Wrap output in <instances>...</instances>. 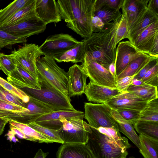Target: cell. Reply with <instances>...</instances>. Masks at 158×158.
Returning <instances> with one entry per match:
<instances>
[{
    "label": "cell",
    "instance_id": "681fc988",
    "mask_svg": "<svg viewBox=\"0 0 158 158\" xmlns=\"http://www.w3.org/2000/svg\"><path fill=\"white\" fill-rule=\"evenodd\" d=\"M148 54L152 57L158 58V36L155 39Z\"/></svg>",
    "mask_w": 158,
    "mask_h": 158
},
{
    "label": "cell",
    "instance_id": "e575fe53",
    "mask_svg": "<svg viewBox=\"0 0 158 158\" xmlns=\"http://www.w3.org/2000/svg\"><path fill=\"white\" fill-rule=\"evenodd\" d=\"M139 120L158 121V98L148 102L146 107L141 111Z\"/></svg>",
    "mask_w": 158,
    "mask_h": 158
},
{
    "label": "cell",
    "instance_id": "8992f818",
    "mask_svg": "<svg viewBox=\"0 0 158 158\" xmlns=\"http://www.w3.org/2000/svg\"><path fill=\"white\" fill-rule=\"evenodd\" d=\"M84 118H62L61 128L57 131L64 143L86 144L88 133L91 131L90 126L83 120Z\"/></svg>",
    "mask_w": 158,
    "mask_h": 158
},
{
    "label": "cell",
    "instance_id": "ba28073f",
    "mask_svg": "<svg viewBox=\"0 0 158 158\" xmlns=\"http://www.w3.org/2000/svg\"><path fill=\"white\" fill-rule=\"evenodd\" d=\"M81 42L69 34L60 33L49 36L40 47L43 55L54 59Z\"/></svg>",
    "mask_w": 158,
    "mask_h": 158
},
{
    "label": "cell",
    "instance_id": "8d00e7d4",
    "mask_svg": "<svg viewBox=\"0 0 158 158\" xmlns=\"http://www.w3.org/2000/svg\"><path fill=\"white\" fill-rule=\"evenodd\" d=\"M16 68L15 61L10 55L0 53V69L7 76Z\"/></svg>",
    "mask_w": 158,
    "mask_h": 158
},
{
    "label": "cell",
    "instance_id": "44dd1931",
    "mask_svg": "<svg viewBox=\"0 0 158 158\" xmlns=\"http://www.w3.org/2000/svg\"><path fill=\"white\" fill-rule=\"evenodd\" d=\"M110 114L117 123L119 131L127 137L139 148V139L131 122L124 119L116 110L112 109Z\"/></svg>",
    "mask_w": 158,
    "mask_h": 158
},
{
    "label": "cell",
    "instance_id": "f1b7e54d",
    "mask_svg": "<svg viewBox=\"0 0 158 158\" xmlns=\"http://www.w3.org/2000/svg\"><path fill=\"white\" fill-rule=\"evenodd\" d=\"M139 151L144 158H158V140L139 135Z\"/></svg>",
    "mask_w": 158,
    "mask_h": 158
},
{
    "label": "cell",
    "instance_id": "7c38bea8",
    "mask_svg": "<svg viewBox=\"0 0 158 158\" xmlns=\"http://www.w3.org/2000/svg\"><path fill=\"white\" fill-rule=\"evenodd\" d=\"M47 25L37 16L14 25L0 28V29L16 36L28 37L43 32Z\"/></svg>",
    "mask_w": 158,
    "mask_h": 158
},
{
    "label": "cell",
    "instance_id": "4316f807",
    "mask_svg": "<svg viewBox=\"0 0 158 158\" xmlns=\"http://www.w3.org/2000/svg\"><path fill=\"white\" fill-rule=\"evenodd\" d=\"M157 88L146 84L139 86L131 84L126 92L135 94L139 98L149 102L158 98Z\"/></svg>",
    "mask_w": 158,
    "mask_h": 158
},
{
    "label": "cell",
    "instance_id": "1f68e13d",
    "mask_svg": "<svg viewBox=\"0 0 158 158\" xmlns=\"http://www.w3.org/2000/svg\"><path fill=\"white\" fill-rule=\"evenodd\" d=\"M15 61L16 65V68L8 76H10L28 85L34 89H40L41 87L39 81L27 73L20 64Z\"/></svg>",
    "mask_w": 158,
    "mask_h": 158
},
{
    "label": "cell",
    "instance_id": "5bb4252c",
    "mask_svg": "<svg viewBox=\"0 0 158 158\" xmlns=\"http://www.w3.org/2000/svg\"><path fill=\"white\" fill-rule=\"evenodd\" d=\"M148 102L135 94L126 92L114 97L106 103L115 110L125 109L141 111L146 107Z\"/></svg>",
    "mask_w": 158,
    "mask_h": 158
},
{
    "label": "cell",
    "instance_id": "d590c367",
    "mask_svg": "<svg viewBox=\"0 0 158 158\" xmlns=\"http://www.w3.org/2000/svg\"><path fill=\"white\" fill-rule=\"evenodd\" d=\"M27 125L52 140L54 142L64 143L57 131L44 127L35 122L31 123Z\"/></svg>",
    "mask_w": 158,
    "mask_h": 158
},
{
    "label": "cell",
    "instance_id": "9f6ffc18",
    "mask_svg": "<svg viewBox=\"0 0 158 158\" xmlns=\"http://www.w3.org/2000/svg\"><path fill=\"white\" fill-rule=\"evenodd\" d=\"M145 84L146 83L143 82L141 80L134 79H133L131 83V84L136 86L141 85H143Z\"/></svg>",
    "mask_w": 158,
    "mask_h": 158
},
{
    "label": "cell",
    "instance_id": "f546056e",
    "mask_svg": "<svg viewBox=\"0 0 158 158\" xmlns=\"http://www.w3.org/2000/svg\"><path fill=\"white\" fill-rule=\"evenodd\" d=\"M74 47L54 59L58 62L83 63L85 55L82 41Z\"/></svg>",
    "mask_w": 158,
    "mask_h": 158
},
{
    "label": "cell",
    "instance_id": "bcb514c9",
    "mask_svg": "<svg viewBox=\"0 0 158 158\" xmlns=\"http://www.w3.org/2000/svg\"><path fill=\"white\" fill-rule=\"evenodd\" d=\"M100 3L109 7L119 10L121 8L124 0H98Z\"/></svg>",
    "mask_w": 158,
    "mask_h": 158
},
{
    "label": "cell",
    "instance_id": "4fadbf2b",
    "mask_svg": "<svg viewBox=\"0 0 158 158\" xmlns=\"http://www.w3.org/2000/svg\"><path fill=\"white\" fill-rule=\"evenodd\" d=\"M69 96L81 95L86 86L88 76L82 66L75 64L70 67L67 72Z\"/></svg>",
    "mask_w": 158,
    "mask_h": 158
},
{
    "label": "cell",
    "instance_id": "f907efd6",
    "mask_svg": "<svg viewBox=\"0 0 158 158\" xmlns=\"http://www.w3.org/2000/svg\"><path fill=\"white\" fill-rule=\"evenodd\" d=\"M148 8L158 15V0H149Z\"/></svg>",
    "mask_w": 158,
    "mask_h": 158
},
{
    "label": "cell",
    "instance_id": "484cf974",
    "mask_svg": "<svg viewBox=\"0 0 158 158\" xmlns=\"http://www.w3.org/2000/svg\"><path fill=\"white\" fill-rule=\"evenodd\" d=\"M34 0H15L4 8L0 10V27L18 11L30 4Z\"/></svg>",
    "mask_w": 158,
    "mask_h": 158
},
{
    "label": "cell",
    "instance_id": "f35d334b",
    "mask_svg": "<svg viewBox=\"0 0 158 158\" xmlns=\"http://www.w3.org/2000/svg\"><path fill=\"white\" fill-rule=\"evenodd\" d=\"M0 39L5 47L17 44H26L27 38L15 36L0 29Z\"/></svg>",
    "mask_w": 158,
    "mask_h": 158
},
{
    "label": "cell",
    "instance_id": "ab89813d",
    "mask_svg": "<svg viewBox=\"0 0 158 158\" xmlns=\"http://www.w3.org/2000/svg\"><path fill=\"white\" fill-rule=\"evenodd\" d=\"M141 80L146 84L158 87V63L149 69Z\"/></svg>",
    "mask_w": 158,
    "mask_h": 158
},
{
    "label": "cell",
    "instance_id": "cb8c5ba5",
    "mask_svg": "<svg viewBox=\"0 0 158 158\" xmlns=\"http://www.w3.org/2000/svg\"><path fill=\"white\" fill-rule=\"evenodd\" d=\"M156 58L147 54L135 58L116 77V80L127 76H134L148 63Z\"/></svg>",
    "mask_w": 158,
    "mask_h": 158
},
{
    "label": "cell",
    "instance_id": "4dcf8cb0",
    "mask_svg": "<svg viewBox=\"0 0 158 158\" xmlns=\"http://www.w3.org/2000/svg\"><path fill=\"white\" fill-rule=\"evenodd\" d=\"M35 0H34L30 4L18 11L1 27L14 25L36 17L35 11Z\"/></svg>",
    "mask_w": 158,
    "mask_h": 158
},
{
    "label": "cell",
    "instance_id": "2e32d148",
    "mask_svg": "<svg viewBox=\"0 0 158 158\" xmlns=\"http://www.w3.org/2000/svg\"><path fill=\"white\" fill-rule=\"evenodd\" d=\"M149 0H124L121 9L129 31L143 18L148 9Z\"/></svg>",
    "mask_w": 158,
    "mask_h": 158
},
{
    "label": "cell",
    "instance_id": "52a82bcc",
    "mask_svg": "<svg viewBox=\"0 0 158 158\" xmlns=\"http://www.w3.org/2000/svg\"><path fill=\"white\" fill-rule=\"evenodd\" d=\"M84 108V117L90 126L96 129L110 127L119 131L117 122L110 114L111 109L106 103L85 102Z\"/></svg>",
    "mask_w": 158,
    "mask_h": 158
},
{
    "label": "cell",
    "instance_id": "5b68a950",
    "mask_svg": "<svg viewBox=\"0 0 158 158\" xmlns=\"http://www.w3.org/2000/svg\"><path fill=\"white\" fill-rule=\"evenodd\" d=\"M86 145L93 158H126V150L118 147L115 143L97 129L90 126Z\"/></svg>",
    "mask_w": 158,
    "mask_h": 158
},
{
    "label": "cell",
    "instance_id": "60d3db41",
    "mask_svg": "<svg viewBox=\"0 0 158 158\" xmlns=\"http://www.w3.org/2000/svg\"><path fill=\"white\" fill-rule=\"evenodd\" d=\"M0 99L26 108V103L11 94L0 85Z\"/></svg>",
    "mask_w": 158,
    "mask_h": 158
},
{
    "label": "cell",
    "instance_id": "c3c4849f",
    "mask_svg": "<svg viewBox=\"0 0 158 158\" xmlns=\"http://www.w3.org/2000/svg\"><path fill=\"white\" fill-rule=\"evenodd\" d=\"M10 130L15 134L16 135L20 138L31 141H35L33 138L28 136L18 128L10 125Z\"/></svg>",
    "mask_w": 158,
    "mask_h": 158
},
{
    "label": "cell",
    "instance_id": "83f0119b",
    "mask_svg": "<svg viewBox=\"0 0 158 158\" xmlns=\"http://www.w3.org/2000/svg\"><path fill=\"white\" fill-rule=\"evenodd\" d=\"M120 10L113 9L102 4L97 0L94 10V16H97L105 24L114 22L122 16Z\"/></svg>",
    "mask_w": 158,
    "mask_h": 158
},
{
    "label": "cell",
    "instance_id": "e0dca14e",
    "mask_svg": "<svg viewBox=\"0 0 158 158\" xmlns=\"http://www.w3.org/2000/svg\"><path fill=\"white\" fill-rule=\"evenodd\" d=\"M35 11L37 17L46 25L62 20L57 2L55 0H35Z\"/></svg>",
    "mask_w": 158,
    "mask_h": 158
},
{
    "label": "cell",
    "instance_id": "9c48e42d",
    "mask_svg": "<svg viewBox=\"0 0 158 158\" xmlns=\"http://www.w3.org/2000/svg\"><path fill=\"white\" fill-rule=\"evenodd\" d=\"M81 65L89 77L90 81L98 85L117 88L116 86V78L108 70L98 64L88 53L85 54Z\"/></svg>",
    "mask_w": 158,
    "mask_h": 158
},
{
    "label": "cell",
    "instance_id": "816d5d0a",
    "mask_svg": "<svg viewBox=\"0 0 158 158\" xmlns=\"http://www.w3.org/2000/svg\"><path fill=\"white\" fill-rule=\"evenodd\" d=\"M6 135L7 136V139L10 141H12L14 143L19 141V140L15 137V134L10 130L8 131Z\"/></svg>",
    "mask_w": 158,
    "mask_h": 158
},
{
    "label": "cell",
    "instance_id": "f5cc1de1",
    "mask_svg": "<svg viewBox=\"0 0 158 158\" xmlns=\"http://www.w3.org/2000/svg\"><path fill=\"white\" fill-rule=\"evenodd\" d=\"M8 122V120L0 118V136L3 133L5 126Z\"/></svg>",
    "mask_w": 158,
    "mask_h": 158
},
{
    "label": "cell",
    "instance_id": "9a60e30c",
    "mask_svg": "<svg viewBox=\"0 0 158 158\" xmlns=\"http://www.w3.org/2000/svg\"><path fill=\"white\" fill-rule=\"evenodd\" d=\"M84 117V113L81 111H54L41 116L35 122L44 127L58 131L62 126V123L60 121L62 118Z\"/></svg>",
    "mask_w": 158,
    "mask_h": 158
},
{
    "label": "cell",
    "instance_id": "ee69618b",
    "mask_svg": "<svg viewBox=\"0 0 158 158\" xmlns=\"http://www.w3.org/2000/svg\"><path fill=\"white\" fill-rule=\"evenodd\" d=\"M134 76H127L116 80V86L117 88L123 92L127 90L131 84Z\"/></svg>",
    "mask_w": 158,
    "mask_h": 158
},
{
    "label": "cell",
    "instance_id": "30bf717a",
    "mask_svg": "<svg viewBox=\"0 0 158 158\" xmlns=\"http://www.w3.org/2000/svg\"><path fill=\"white\" fill-rule=\"evenodd\" d=\"M10 55L27 73L38 80L36 60L43 55L40 46L35 44H25L17 50L12 51Z\"/></svg>",
    "mask_w": 158,
    "mask_h": 158
},
{
    "label": "cell",
    "instance_id": "680465c9",
    "mask_svg": "<svg viewBox=\"0 0 158 158\" xmlns=\"http://www.w3.org/2000/svg\"><path fill=\"white\" fill-rule=\"evenodd\" d=\"M129 158H135L133 156H131Z\"/></svg>",
    "mask_w": 158,
    "mask_h": 158
},
{
    "label": "cell",
    "instance_id": "6f0895ef",
    "mask_svg": "<svg viewBox=\"0 0 158 158\" xmlns=\"http://www.w3.org/2000/svg\"><path fill=\"white\" fill-rule=\"evenodd\" d=\"M5 47V46L2 40L0 39V50H1L2 48Z\"/></svg>",
    "mask_w": 158,
    "mask_h": 158
},
{
    "label": "cell",
    "instance_id": "74e56055",
    "mask_svg": "<svg viewBox=\"0 0 158 158\" xmlns=\"http://www.w3.org/2000/svg\"><path fill=\"white\" fill-rule=\"evenodd\" d=\"M0 85L9 92L20 98L25 103L29 101V97L23 92L0 77Z\"/></svg>",
    "mask_w": 158,
    "mask_h": 158
},
{
    "label": "cell",
    "instance_id": "7bdbcfd3",
    "mask_svg": "<svg viewBox=\"0 0 158 158\" xmlns=\"http://www.w3.org/2000/svg\"><path fill=\"white\" fill-rule=\"evenodd\" d=\"M0 110L14 112L28 111L26 108L0 99Z\"/></svg>",
    "mask_w": 158,
    "mask_h": 158
},
{
    "label": "cell",
    "instance_id": "ffe728a7",
    "mask_svg": "<svg viewBox=\"0 0 158 158\" xmlns=\"http://www.w3.org/2000/svg\"><path fill=\"white\" fill-rule=\"evenodd\" d=\"M57 158H93L86 144L63 143L56 154Z\"/></svg>",
    "mask_w": 158,
    "mask_h": 158
},
{
    "label": "cell",
    "instance_id": "db71d44e",
    "mask_svg": "<svg viewBox=\"0 0 158 158\" xmlns=\"http://www.w3.org/2000/svg\"><path fill=\"white\" fill-rule=\"evenodd\" d=\"M48 154V152H44L41 149H40L37 152L34 158H46Z\"/></svg>",
    "mask_w": 158,
    "mask_h": 158
},
{
    "label": "cell",
    "instance_id": "6da1fadb",
    "mask_svg": "<svg viewBox=\"0 0 158 158\" xmlns=\"http://www.w3.org/2000/svg\"><path fill=\"white\" fill-rule=\"evenodd\" d=\"M97 0H58L62 20L67 27L85 39L94 33L92 21Z\"/></svg>",
    "mask_w": 158,
    "mask_h": 158
},
{
    "label": "cell",
    "instance_id": "277c9868",
    "mask_svg": "<svg viewBox=\"0 0 158 158\" xmlns=\"http://www.w3.org/2000/svg\"><path fill=\"white\" fill-rule=\"evenodd\" d=\"M36 66L39 80H44L70 99L67 73L60 68L53 58L44 56L37 58Z\"/></svg>",
    "mask_w": 158,
    "mask_h": 158
},
{
    "label": "cell",
    "instance_id": "7a4b0ae2",
    "mask_svg": "<svg viewBox=\"0 0 158 158\" xmlns=\"http://www.w3.org/2000/svg\"><path fill=\"white\" fill-rule=\"evenodd\" d=\"M7 79L10 83L23 92L29 98L45 104L54 111L77 110L72 105L71 99L44 80H39L41 88L38 89L10 76H8Z\"/></svg>",
    "mask_w": 158,
    "mask_h": 158
},
{
    "label": "cell",
    "instance_id": "f6af8a7d",
    "mask_svg": "<svg viewBox=\"0 0 158 158\" xmlns=\"http://www.w3.org/2000/svg\"><path fill=\"white\" fill-rule=\"evenodd\" d=\"M158 63V58L154 59L145 65L133 77L134 79L141 80L146 72L156 64Z\"/></svg>",
    "mask_w": 158,
    "mask_h": 158
},
{
    "label": "cell",
    "instance_id": "7dc6e473",
    "mask_svg": "<svg viewBox=\"0 0 158 158\" xmlns=\"http://www.w3.org/2000/svg\"><path fill=\"white\" fill-rule=\"evenodd\" d=\"M93 32H98L103 29L105 24L99 18L94 16L92 21Z\"/></svg>",
    "mask_w": 158,
    "mask_h": 158
},
{
    "label": "cell",
    "instance_id": "d6986e66",
    "mask_svg": "<svg viewBox=\"0 0 158 158\" xmlns=\"http://www.w3.org/2000/svg\"><path fill=\"white\" fill-rule=\"evenodd\" d=\"M158 36V21L149 25L132 44L139 51L148 54L156 38Z\"/></svg>",
    "mask_w": 158,
    "mask_h": 158
},
{
    "label": "cell",
    "instance_id": "d4e9b609",
    "mask_svg": "<svg viewBox=\"0 0 158 158\" xmlns=\"http://www.w3.org/2000/svg\"><path fill=\"white\" fill-rule=\"evenodd\" d=\"M132 124L139 135L158 140V121L139 120Z\"/></svg>",
    "mask_w": 158,
    "mask_h": 158
},
{
    "label": "cell",
    "instance_id": "7402d4cb",
    "mask_svg": "<svg viewBox=\"0 0 158 158\" xmlns=\"http://www.w3.org/2000/svg\"><path fill=\"white\" fill-rule=\"evenodd\" d=\"M113 41L114 46L117 45L122 40L129 38V30L127 19L125 15L122 13L121 16L112 22L109 31Z\"/></svg>",
    "mask_w": 158,
    "mask_h": 158
},
{
    "label": "cell",
    "instance_id": "3957f363",
    "mask_svg": "<svg viewBox=\"0 0 158 158\" xmlns=\"http://www.w3.org/2000/svg\"><path fill=\"white\" fill-rule=\"evenodd\" d=\"M83 42L85 54L88 53L98 64L108 70L115 62L116 48L114 46L109 32H94Z\"/></svg>",
    "mask_w": 158,
    "mask_h": 158
},
{
    "label": "cell",
    "instance_id": "11a10c76",
    "mask_svg": "<svg viewBox=\"0 0 158 158\" xmlns=\"http://www.w3.org/2000/svg\"><path fill=\"white\" fill-rule=\"evenodd\" d=\"M108 70L116 78L114 62L112 63L110 65Z\"/></svg>",
    "mask_w": 158,
    "mask_h": 158
},
{
    "label": "cell",
    "instance_id": "603a6c76",
    "mask_svg": "<svg viewBox=\"0 0 158 158\" xmlns=\"http://www.w3.org/2000/svg\"><path fill=\"white\" fill-rule=\"evenodd\" d=\"M157 21H158V15L148 8L141 19L129 31V40L132 44L142 32Z\"/></svg>",
    "mask_w": 158,
    "mask_h": 158
},
{
    "label": "cell",
    "instance_id": "836d02e7",
    "mask_svg": "<svg viewBox=\"0 0 158 158\" xmlns=\"http://www.w3.org/2000/svg\"><path fill=\"white\" fill-rule=\"evenodd\" d=\"M9 122L10 125L18 128L28 136L33 138L35 140V142H38L39 143H46L54 142L53 141L27 124L12 121H10Z\"/></svg>",
    "mask_w": 158,
    "mask_h": 158
},
{
    "label": "cell",
    "instance_id": "b9f144b4",
    "mask_svg": "<svg viewBox=\"0 0 158 158\" xmlns=\"http://www.w3.org/2000/svg\"><path fill=\"white\" fill-rule=\"evenodd\" d=\"M116 110L124 119L130 121L132 124L140 118V111L125 109H119Z\"/></svg>",
    "mask_w": 158,
    "mask_h": 158
},
{
    "label": "cell",
    "instance_id": "ac0fdd59",
    "mask_svg": "<svg viewBox=\"0 0 158 158\" xmlns=\"http://www.w3.org/2000/svg\"><path fill=\"white\" fill-rule=\"evenodd\" d=\"M123 92L117 88H113L95 84L90 81L84 93L89 101L106 103L114 97Z\"/></svg>",
    "mask_w": 158,
    "mask_h": 158
},
{
    "label": "cell",
    "instance_id": "8fae6325",
    "mask_svg": "<svg viewBox=\"0 0 158 158\" xmlns=\"http://www.w3.org/2000/svg\"><path fill=\"white\" fill-rule=\"evenodd\" d=\"M146 54L137 50L129 40L119 42L116 48L114 62L116 77L131 61Z\"/></svg>",
    "mask_w": 158,
    "mask_h": 158
},
{
    "label": "cell",
    "instance_id": "d6a6232c",
    "mask_svg": "<svg viewBox=\"0 0 158 158\" xmlns=\"http://www.w3.org/2000/svg\"><path fill=\"white\" fill-rule=\"evenodd\" d=\"M97 129L114 142L120 148L127 150L131 147L128 139L121 136L119 131L110 127H100Z\"/></svg>",
    "mask_w": 158,
    "mask_h": 158
}]
</instances>
